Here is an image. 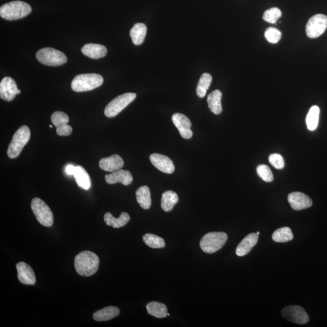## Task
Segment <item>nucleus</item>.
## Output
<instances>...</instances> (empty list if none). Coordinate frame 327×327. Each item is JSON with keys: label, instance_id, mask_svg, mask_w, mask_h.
Segmentation results:
<instances>
[{"label": "nucleus", "instance_id": "nucleus-1", "mask_svg": "<svg viewBox=\"0 0 327 327\" xmlns=\"http://www.w3.org/2000/svg\"><path fill=\"white\" fill-rule=\"evenodd\" d=\"M100 259L97 255L90 251L79 253L75 258L74 265L76 273L82 276H90L97 273Z\"/></svg>", "mask_w": 327, "mask_h": 327}, {"label": "nucleus", "instance_id": "nucleus-2", "mask_svg": "<svg viewBox=\"0 0 327 327\" xmlns=\"http://www.w3.org/2000/svg\"><path fill=\"white\" fill-rule=\"evenodd\" d=\"M31 12V5L21 1H11L0 7L1 17L8 21L20 20L26 17Z\"/></svg>", "mask_w": 327, "mask_h": 327}, {"label": "nucleus", "instance_id": "nucleus-3", "mask_svg": "<svg viewBox=\"0 0 327 327\" xmlns=\"http://www.w3.org/2000/svg\"><path fill=\"white\" fill-rule=\"evenodd\" d=\"M103 81V76L98 74H81L73 78L71 88L76 92L90 91L101 86Z\"/></svg>", "mask_w": 327, "mask_h": 327}, {"label": "nucleus", "instance_id": "nucleus-4", "mask_svg": "<svg viewBox=\"0 0 327 327\" xmlns=\"http://www.w3.org/2000/svg\"><path fill=\"white\" fill-rule=\"evenodd\" d=\"M31 131L27 126H23L16 131L11 140L7 149V156L10 159L17 158L22 150L28 142Z\"/></svg>", "mask_w": 327, "mask_h": 327}, {"label": "nucleus", "instance_id": "nucleus-5", "mask_svg": "<svg viewBox=\"0 0 327 327\" xmlns=\"http://www.w3.org/2000/svg\"><path fill=\"white\" fill-rule=\"evenodd\" d=\"M227 239V235L224 232L208 233L200 240V249L206 254H214L223 247Z\"/></svg>", "mask_w": 327, "mask_h": 327}, {"label": "nucleus", "instance_id": "nucleus-6", "mask_svg": "<svg viewBox=\"0 0 327 327\" xmlns=\"http://www.w3.org/2000/svg\"><path fill=\"white\" fill-rule=\"evenodd\" d=\"M38 61L49 66H60L67 63V59L63 52L51 48L40 49L37 52Z\"/></svg>", "mask_w": 327, "mask_h": 327}, {"label": "nucleus", "instance_id": "nucleus-7", "mask_svg": "<svg viewBox=\"0 0 327 327\" xmlns=\"http://www.w3.org/2000/svg\"><path fill=\"white\" fill-rule=\"evenodd\" d=\"M31 208L40 224L48 227L53 225V213L50 207L43 200L35 197L31 202Z\"/></svg>", "mask_w": 327, "mask_h": 327}, {"label": "nucleus", "instance_id": "nucleus-8", "mask_svg": "<svg viewBox=\"0 0 327 327\" xmlns=\"http://www.w3.org/2000/svg\"><path fill=\"white\" fill-rule=\"evenodd\" d=\"M136 97V93H126L118 96L110 102L104 110V114L108 118H114L123 111Z\"/></svg>", "mask_w": 327, "mask_h": 327}, {"label": "nucleus", "instance_id": "nucleus-9", "mask_svg": "<svg viewBox=\"0 0 327 327\" xmlns=\"http://www.w3.org/2000/svg\"><path fill=\"white\" fill-rule=\"evenodd\" d=\"M327 28V16L317 14L309 19L306 26L308 37L316 38L322 35Z\"/></svg>", "mask_w": 327, "mask_h": 327}, {"label": "nucleus", "instance_id": "nucleus-10", "mask_svg": "<svg viewBox=\"0 0 327 327\" xmlns=\"http://www.w3.org/2000/svg\"><path fill=\"white\" fill-rule=\"evenodd\" d=\"M283 317L290 322L298 324H306L309 321V315L303 308L298 306H291L282 310Z\"/></svg>", "mask_w": 327, "mask_h": 327}, {"label": "nucleus", "instance_id": "nucleus-11", "mask_svg": "<svg viewBox=\"0 0 327 327\" xmlns=\"http://www.w3.org/2000/svg\"><path fill=\"white\" fill-rule=\"evenodd\" d=\"M20 93V90L18 89L17 84L11 77L5 76L2 79L0 83V97L2 100L12 101L16 95Z\"/></svg>", "mask_w": 327, "mask_h": 327}, {"label": "nucleus", "instance_id": "nucleus-12", "mask_svg": "<svg viewBox=\"0 0 327 327\" xmlns=\"http://www.w3.org/2000/svg\"><path fill=\"white\" fill-rule=\"evenodd\" d=\"M172 119L181 136L184 139H191L193 136V131L191 130L192 123L189 118L186 115L177 113L173 115Z\"/></svg>", "mask_w": 327, "mask_h": 327}, {"label": "nucleus", "instance_id": "nucleus-13", "mask_svg": "<svg viewBox=\"0 0 327 327\" xmlns=\"http://www.w3.org/2000/svg\"><path fill=\"white\" fill-rule=\"evenodd\" d=\"M150 160L156 169L165 174H171L175 171L174 163L167 156L153 153L150 156Z\"/></svg>", "mask_w": 327, "mask_h": 327}, {"label": "nucleus", "instance_id": "nucleus-14", "mask_svg": "<svg viewBox=\"0 0 327 327\" xmlns=\"http://www.w3.org/2000/svg\"><path fill=\"white\" fill-rule=\"evenodd\" d=\"M288 202L295 210H302L311 207L312 200L306 194L296 192L288 195Z\"/></svg>", "mask_w": 327, "mask_h": 327}, {"label": "nucleus", "instance_id": "nucleus-15", "mask_svg": "<svg viewBox=\"0 0 327 327\" xmlns=\"http://www.w3.org/2000/svg\"><path fill=\"white\" fill-rule=\"evenodd\" d=\"M18 271V278L22 284L25 285H34L36 282V277L31 266L24 262H20L16 264Z\"/></svg>", "mask_w": 327, "mask_h": 327}, {"label": "nucleus", "instance_id": "nucleus-16", "mask_svg": "<svg viewBox=\"0 0 327 327\" xmlns=\"http://www.w3.org/2000/svg\"><path fill=\"white\" fill-rule=\"evenodd\" d=\"M106 183L109 184H114L120 183L125 186H129L132 183L133 177L128 170H118L112 172V174L105 176Z\"/></svg>", "mask_w": 327, "mask_h": 327}, {"label": "nucleus", "instance_id": "nucleus-17", "mask_svg": "<svg viewBox=\"0 0 327 327\" xmlns=\"http://www.w3.org/2000/svg\"><path fill=\"white\" fill-rule=\"evenodd\" d=\"M124 164L123 158L115 154L109 157L101 159L99 162V166L104 171L114 172L122 169Z\"/></svg>", "mask_w": 327, "mask_h": 327}, {"label": "nucleus", "instance_id": "nucleus-18", "mask_svg": "<svg viewBox=\"0 0 327 327\" xmlns=\"http://www.w3.org/2000/svg\"><path fill=\"white\" fill-rule=\"evenodd\" d=\"M258 238L259 237L257 233H253L247 235L238 246L236 250V254L241 257L248 254L257 245Z\"/></svg>", "mask_w": 327, "mask_h": 327}, {"label": "nucleus", "instance_id": "nucleus-19", "mask_svg": "<svg viewBox=\"0 0 327 327\" xmlns=\"http://www.w3.org/2000/svg\"><path fill=\"white\" fill-rule=\"evenodd\" d=\"M81 52L85 56L90 59H100L106 57L108 50L104 46L98 44L89 43L82 47Z\"/></svg>", "mask_w": 327, "mask_h": 327}, {"label": "nucleus", "instance_id": "nucleus-20", "mask_svg": "<svg viewBox=\"0 0 327 327\" xmlns=\"http://www.w3.org/2000/svg\"><path fill=\"white\" fill-rule=\"evenodd\" d=\"M120 310L117 307L109 306L98 310L93 315V318L98 322L111 320L120 315Z\"/></svg>", "mask_w": 327, "mask_h": 327}, {"label": "nucleus", "instance_id": "nucleus-21", "mask_svg": "<svg viewBox=\"0 0 327 327\" xmlns=\"http://www.w3.org/2000/svg\"><path fill=\"white\" fill-rule=\"evenodd\" d=\"M73 175L75 178L77 185L79 188L86 190V191L90 188L91 181H90V176L83 167L80 166H75Z\"/></svg>", "mask_w": 327, "mask_h": 327}, {"label": "nucleus", "instance_id": "nucleus-22", "mask_svg": "<svg viewBox=\"0 0 327 327\" xmlns=\"http://www.w3.org/2000/svg\"><path fill=\"white\" fill-rule=\"evenodd\" d=\"M222 92L219 90H214L208 95L207 103L210 111L215 115H219L222 111Z\"/></svg>", "mask_w": 327, "mask_h": 327}, {"label": "nucleus", "instance_id": "nucleus-23", "mask_svg": "<svg viewBox=\"0 0 327 327\" xmlns=\"http://www.w3.org/2000/svg\"><path fill=\"white\" fill-rule=\"evenodd\" d=\"M146 34V26L144 23H136L131 29L130 36L134 45L139 46L143 43Z\"/></svg>", "mask_w": 327, "mask_h": 327}, {"label": "nucleus", "instance_id": "nucleus-24", "mask_svg": "<svg viewBox=\"0 0 327 327\" xmlns=\"http://www.w3.org/2000/svg\"><path fill=\"white\" fill-rule=\"evenodd\" d=\"M131 218L129 214L123 212L118 218H115L111 213L108 212L104 215V220L109 226L114 228H121L125 226L130 221Z\"/></svg>", "mask_w": 327, "mask_h": 327}, {"label": "nucleus", "instance_id": "nucleus-25", "mask_svg": "<svg viewBox=\"0 0 327 327\" xmlns=\"http://www.w3.org/2000/svg\"><path fill=\"white\" fill-rule=\"evenodd\" d=\"M137 202L144 210H148L152 204V199L149 188L147 186H141L136 192Z\"/></svg>", "mask_w": 327, "mask_h": 327}, {"label": "nucleus", "instance_id": "nucleus-26", "mask_svg": "<svg viewBox=\"0 0 327 327\" xmlns=\"http://www.w3.org/2000/svg\"><path fill=\"white\" fill-rule=\"evenodd\" d=\"M178 196L177 193L172 191L165 192L162 195L161 208L164 211L169 212L174 208L178 202Z\"/></svg>", "mask_w": 327, "mask_h": 327}, {"label": "nucleus", "instance_id": "nucleus-27", "mask_svg": "<svg viewBox=\"0 0 327 327\" xmlns=\"http://www.w3.org/2000/svg\"><path fill=\"white\" fill-rule=\"evenodd\" d=\"M148 314L156 318H166L168 314L166 305L158 302H151L146 306Z\"/></svg>", "mask_w": 327, "mask_h": 327}, {"label": "nucleus", "instance_id": "nucleus-28", "mask_svg": "<svg viewBox=\"0 0 327 327\" xmlns=\"http://www.w3.org/2000/svg\"><path fill=\"white\" fill-rule=\"evenodd\" d=\"M320 114V109L318 106H313L310 108L306 118L307 126L309 131H314L317 129Z\"/></svg>", "mask_w": 327, "mask_h": 327}, {"label": "nucleus", "instance_id": "nucleus-29", "mask_svg": "<svg viewBox=\"0 0 327 327\" xmlns=\"http://www.w3.org/2000/svg\"><path fill=\"white\" fill-rule=\"evenodd\" d=\"M212 82V76L208 73H203L200 76L196 87L197 95L199 98H204L207 93L208 88Z\"/></svg>", "mask_w": 327, "mask_h": 327}, {"label": "nucleus", "instance_id": "nucleus-30", "mask_svg": "<svg viewBox=\"0 0 327 327\" xmlns=\"http://www.w3.org/2000/svg\"><path fill=\"white\" fill-rule=\"evenodd\" d=\"M293 235L289 227L280 228L272 235V239L276 243H287L293 240Z\"/></svg>", "mask_w": 327, "mask_h": 327}, {"label": "nucleus", "instance_id": "nucleus-31", "mask_svg": "<svg viewBox=\"0 0 327 327\" xmlns=\"http://www.w3.org/2000/svg\"><path fill=\"white\" fill-rule=\"evenodd\" d=\"M143 241L147 246L153 249H161L166 246L165 241L159 236L151 233H147L143 236Z\"/></svg>", "mask_w": 327, "mask_h": 327}, {"label": "nucleus", "instance_id": "nucleus-32", "mask_svg": "<svg viewBox=\"0 0 327 327\" xmlns=\"http://www.w3.org/2000/svg\"><path fill=\"white\" fill-rule=\"evenodd\" d=\"M51 122L57 128L67 125V123L69 122V118L65 113L57 111L52 115Z\"/></svg>", "mask_w": 327, "mask_h": 327}, {"label": "nucleus", "instance_id": "nucleus-33", "mask_svg": "<svg viewBox=\"0 0 327 327\" xmlns=\"http://www.w3.org/2000/svg\"><path fill=\"white\" fill-rule=\"evenodd\" d=\"M281 16V10L279 8L273 7L265 11L263 15V19L268 23L274 24L276 23Z\"/></svg>", "mask_w": 327, "mask_h": 327}, {"label": "nucleus", "instance_id": "nucleus-34", "mask_svg": "<svg viewBox=\"0 0 327 327\" xmlns=\"http://www.w3.org/2000/svg\"><path fill=\"white\" fill-rule=\"evenodd\" d=\"M258 175L266 183H271L273 180V175L269 167L265 164H261L257 167Z\"/></svg>", "mask_w": 327, "mask_h": 327}, {"label": "nucleus", "instance_id": "nucleus-35", "mask_svg": "<svg viewBox=\"0 0 327 327\" xmlns=\"http://www.w3.org/2000/svg\"><path fill=\"white\" fill-rule=\"evenodd\" d=\"M281 32L274 27H268L265 32V37L269 43L275 44L281 40Z\"/></svg>", "mask_w": 327, "mask_h": 327}, {"label": "nucleus", "instance_id": "nucleus-36", "mask_svg": "<svg viewBox=\"0 0 327 327\" xmlns=\"http://www.w3.org/2000/svg\"><path fill=\"white\" fill-rule=\"evenodd\" d=\"M268 160L272 166L276 169H282L285 166L284 158L280 154H271L269 156Z\"/></svg>", "mask_w": 327, "mask_h": 327}, {"label": "nucleus", "instance_id": "nucleus-37", "mask_svg": "<svg viewBox=\"0 0 327 327\" xmlns=\"http://www.w3.org/2000/svg\"><path fill=\"white\" fill-rule=\"evenodd\" d=\"M56 130L57 133L61 136H69L72 132V127L68 125L62 126V127L57 128Z\"/></svg>", "mask_w": 327, "mask_h": 327}, {"label": "nucleus", "instance_id": "nucleus-38", "mask_svg": "<svg viewBox=\"0 0 327 327\" xmlns=\"http://www.w3.org/2000/svg\"><path fill=\"white\" fill-rule=\"evenodd\" d=\"M75 166H73V165H68V166L65 167V171L66 172V174L68 175H73L74 170H75Z\"/></svg>", "mask_w": 327, "mask_h": 327}, {"label": "nucleus", "instance_id": "nucleus-39", "mask_svg": "<svg viewBox=\"0 0 327 327\" xmlns=\"http://www.w3.org/2000/svg\"><path fill=\"white\" fill-rule=\"evenodd\" d=\"M257 234L258 235H259L260 234V232H258L257 233Z\"/></svg>", "mask_w": 327, "mask_h": 327}, {"label": "nucleus", "instance_id": "nucleus-40", "mask_svg": "<svg viewBox=\"0 0 327 327\" xmlns=\"http://www.w3.org/2000/svg\"><path fill=\"white\" fill-rule=\"evenodd\" d=\"M49 127H50L51 128H52V126L50 125V126H49Z\"/></svg>", "mask_w": 327, "mask_h": 327}]
</instances>
